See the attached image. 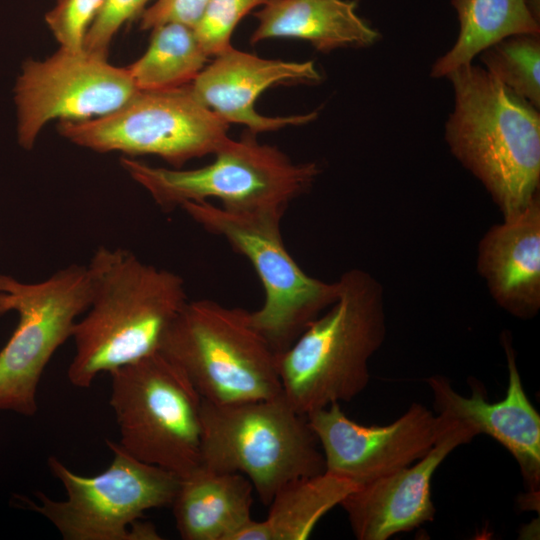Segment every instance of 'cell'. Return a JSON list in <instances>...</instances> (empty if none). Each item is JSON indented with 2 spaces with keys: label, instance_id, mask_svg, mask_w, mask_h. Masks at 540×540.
Masks as SVG:
<instances>
[{
  "label": "cell",
  "instance_id": "1",
  "mask_svg": "<svg viewBox=\"0 0 540 540\" xmlns=\"http://www.w3.org/2000/svg\"><path fill=\"white\" fill-rule=\"evenodd\" d=\"M91 299L74 325L70 383L88 388L101 373L159 351L162 338L188 301L183 278L123 248L99 246L87 265Z\"/></svg>",
  "mask_w": 540,
  "mask_h": 540
},
{
  "label": "cell",
  "instance_id": "2",
  "mask_svg": "<svg viewBox=\"0 0 540 540\" xmlns=\"http://www.w3.org/2000/svg\"><path fill=\"white\" fill-rule=\"evenodd\" d=\"M447 77L455 95L446 124L451 152L482 182L503 217L521 210L539 193L538 109L472 64Z\"/></svg>",
  "mask_w": 540,
  "mask_h": 540
},
{
  "label": "cell",
  "instance_id": "3",
  "mask_svg": "<svg viewBox=\"0 0 540 540\" xmlns=\"http://www.w3.org/2000/svg\"><path fill=\"white\" fill-rule=\"evenodd\" d=\"M337 282L336 301L277 354L283 395L305 415L359 395L369 383V360L386 337L382 284L357 268Z\"/></svg>",
  "mask_w": 540,
  "mask_h": 540
},
{
  "label": "cell",
  "instance_id": "4",
  "mask_svg": "<svg viewBox=\"0 0 540 540\" xmlns=\"http://www.w3.org/2000/svg\"><path fill=\"white\" fill-rule=\"evenodd\" d=\"M159 352L209 403L235 404L283 394L277 353L246 309L210 299L188 300L166 330Z\"/></svg>",
  "mask_w": 540,
  "mask_h": 540
},
{
  "label": "cell",
  "instance_id": "5",
  "mask_svg": "<svg viewBox=\"0 0 540 540\" xmlns=\"http://www.w3.org/2000/svg\"><path fill=\"white\" fill-rule=\"evenodd\" d=\"M200 465L238 473L268 506L288 482L325 471V460L307 415L283 394L217 405L202 399Z\"/></svg>",
  "mask_w": 540,
  "mask_h": 540
},
{
  "label": "cell",
  "instance_id": "6",
  "mask_svg": "<svg viewBox=\"0 0 540 540\" xmlns=\"http://www.w3.org/2000/svg\"><path fill=\"white\" fill-rule=\"evenodd\" d=\"M214 155L195 169L155 167L126 156L120 164L164 211L215 198L228 210L285 213L319 174L315 163H295L249 131L240 140L229 138Z\"/></svg>",
  "mask_w": 540,
  "mask_h": 540
},
{
  "label": "cell",
  "instance_id": "7",
  "mask_svg": "<svg viewBox=\"0 0 540 540\" xmlns=\"http://www.w3.org/2000/svg\"><path fill=\"white\" fill-rule=\"evenodd\" d=\"M106 443L113 459L95 476L79 475L57 457L48 458L66 499L55 500L37 491V502L24 496H17L18 501L46 518L65 540L161 539L152 524L140 520L147 510L171 506L180 477L133 457L117 442Z\"/></svg>",
  "mask_w": 540,
  "mask_h": 540
},
{
  "label": "cell",
  "instance_id": "8",
  "mask_svg": "<svg viewBox=\"0 0 540 540\" xmlns=\"http://www.w3.org/2000/svg\"><path fill=\"white\" fill-rule=\"evenodd\" d=\"M181 209L252 264L265 293L263 305L251 312L252 322L277 354L336 301L338 282L307 275L286 249L284 213L233 211L209 201L187 202Z\"/></svg>",
  "mask_w": 540,
  "mask_h": 540
},
{
  "label": "cell",
  "instance_id": "9",
  "mask_svg": "<svg viewBox=\"0 0 540 540\" xmlns=\"http://www.w3.org/2000/svg\"><path fill=\"white\" fill-rule=\"evenodd\" d=\"M118 444L182 477L201 463L202 398L159 351L109 372Z\"/></svg>",
  "mask_w": 540,
  "mask_h": 540
},
{
  "label": "cell",
  "instance_id": "10",
  "mask_svg": "<svg viewBox=\"0 0 540 540\" xmlns=\"http://www.w3.org/2000/svg\"><path fill=\"white\" fill-rule=\"evenodd\" d=\"M91 299L87 265L71 264L43 281L26 283L0 274V315L14 311L18 324L0 351V411L33 416L42 374L72 336Z\"/></svg>",
  "mask_w": 540,
  "mask_h": 540
},
{
  "label": "cell",
  "instance_id": "11",
  "mask_svg": "<svg viewBox=\"0 0 540 540\" xmlns=\"http://www.w3.org/2000/svg\"><path fill=\"white\" fill-rule=\"evenodd\" d=\"M229 124L202 104L190 84L139 90L117 110L85 121H61L59 134L99 153L155 155L172 168L214 154L228 139Z\"/></svg>",
  "mask_w": 540,
  "mask_h": 540
},
{
  "label": "cell",
  "instance_id": "12",
  "mask_svg": "<svg viewBox=\"0 0 540 540\" xmlns=\"http://www.w3.org/2000/svg\"><path fill=\"white\" fill-rule=\"evenodd\" d=\"M138 91L126 67L85 49L59 48L44 60L28 59L14 87L18 143L31 150L50 121L101 117Z\"/></svg>",
  "mask_w": 540,
  "mask_h": 540
},
{
  "label": "cell",
  "instance_id": "13",
  "mask_svg": "<svg viewBox=\"0 0 540 540\" xmlns=\"http://www.w3.org/2000/svg\"><path fill=\"white\" fill-rule=\"evenodd\" d=\"M325 460V470L362 486L423 458L450 421L413 403L388 425L366 426L343 412L339 403L307 415Z\"/></svg>",
  "mask_w": 540,
  "mask_h": 540
},
{
  "label": "cell",
  "instance_id": "14",
  "mask_svg": "<svg viewBox=\"0 0 540 540\" xmlns=\"http://www.w3.org/2000/svg\"><path fill=\"white\" fill-rule=\"evenodd\" d=\"M501 341L508 367V386L501 400L490 402L481 384L471 385L472 394H458L448 379L433 375L426 379L438 415L470 429L475 436L486 434L498 441L517 461L524 484L532 494L540 488V415L530 402L519 374L512 338L504 332Z\"/></svg>",
  "mask_w": 540,
  "mask_h": 540
},
{
  "label": "cell",
  "instance_id": "15",
  "mask_svg": "<svg viewBox=\"0 0 540 540\" xmlns=\"http://www.w3.org/2000/svg\"><path fill=\"white\" fill-rule=\"evenodd\" d=\"M448 420V428L423 458L359 486L341 502L356 539L387 540L433 521L432 477L454 449L475 437L470 429Z\"/></svg>",
  "mask_w": 540,
  "mask_h": 540
},
{
  "label": "cell",
  "instance_id": "16",
  "mask_svg": "<svg viewBox=\"0 0 540 540\" xmlns=\"http://www.w3.org/2000/svg\"><path fill=\"white\" fill-rule=\"evenodd\" d=\"M320 79L312 61L264 59L231 46L204 67L190 88L202 104L226 123L244 125L256 134L306 124L317 117L316 112L278 117L259 114L255 102L264 90L280 83L310 84Z\"/></svg>",
  "mask_w": 540,
  "mask_h": 540
},
{
  "label": "cell",
  "instance_id": "17",
  "mask_svg": "<svg viewBox=\"0 0 540 540\" xmlns=\"http://www.w3.org/2000/svg\"><path fill=\"white\" fill-rule=\"evenodd\" d=\"M477 270L494 301L519 319L540 309V197L503 217L481 238Z\"/></svg>",
  "mask_w": 540,
  "mask_h": 540
},
{
  "label": "cell",
  "instance_id": "18",
  "mask_svg": "<svg viewBox=\"0 0 540 540\" xmlns=\"http://www.w3.org/2000/svg\"><path fill=\"white\" fill-rule=\"evenodd\" d=\"M253 492L245 476L199 465L180 477L171 504L180 537L184 540H235L253 520Z\"/></svg>",
  "mask_w": 540,
  "mask_h": 540
},
{
  "label": "cell",
  "instance_id": "19",
  "mask_svg": "<svg viewBox=\"0 0 540 540\" xmlns=\"http://www.w3.org/2000/svg\"><path fill=\"white\" fill-rule=\"evenodd\" d=\"M346 0H267L254 16L258 20L250 42L294 38L309 41L318 51L366 47L379 37Z\"/></svg>",
  "mask_w": 540,
  "mask_h": 540
},
{
  "label": "cell",
  "instance_id": "20",
  "mask_svg": "<svg viewBox=\"0 0 540 540\" xmlns=\"http://www.w3.org/2000/svg\"><path fill=\"white\" fill-rule=\"evenodd\" d=\"M359 486L324 471L285 484L269 503L262 521L252 520L235 540H304L319 520Z\"/></svg>",
  "mask_w": 540,
  "mask_h": 540
},
{
  "label": "cell",
  "instance_id": "21",
  "mask_svg": "<svg viewBox=\"0 0 540 540\" xmlns=\"http://www.w3.org/2000/svg\"><path fill=\"white\" fill-rule=\"evenodd\" d=\"M457 10L459 37L432 68L433 77L447 76L489 46L511 35L539 33L538 21L524 0H452Z\"/></svg>",
  "mask_w": 540,
  "mask_h": 540
},
{
  "label": "cell",
  "instance_id": "22",
  "mask_svg": "<svg viewBox=\"0 0 540 540\" xmlns=\"http://www.w3.org/2000/svg\"><path fill=\"white\" fill-rule=\"evenodd\" d=\"M208 59L192 27L166 23L152 29L145 53L126 68L138 90H166L191 84Z\"/></svg>",
  "mask_w": 540,
  "mask_h": 540
},
{
  "label": "cell",
  "instance_id": "23",
  "mask_svg": "<svg viewBox=\"0 0 540 540\" xmlns=\"http://www.w3.org/2000/svg\"><path fill=\"white\" fill-rule=\"evenodd\" d=\"M486 71L536 109L540 106L539 33L506 37L481 52Z\"/></svg>",
  "mask_w": 540,
  "mask_h": 540
},
{
  "label": "cell",
  "instance_id": "24",
  "mask_svg": "<svg viewBox=\"0 0 540 540\" xmlns=\"http://www.w3.org/2000/svg\"><path fill=\"white\" fill-rule=\"evenodd\" d=\"M267 0H210L195 25V35L209 57L231 47L233 31L241 19Z\"/></svg>",
  "mask_w": 540,
  "mask_h": 540
},
{
  "label": "cell",
  "instance_id": "25",
  "mask_svg": "<svg viewBox=\"0 0 540 540\" xmlns=\"http://www.w3.org/2000/svg\"><path fill=\"white\" fill-rule=\"evenodd\" d=\"M104 0H57L45 22L60 48L84 49L87 33Z\"/></svg>",
  "mask_w": 540,
  "mask_h": 540
},
{
  "label": "cell",
  "instance_id": "26",
  "mask_svg": "<svg viewBox=\"0 0 540 540\" xmlns=\"http://www.w3.org/2000/svg\"><path fill=\"white\" fill-rule=\"evenodd\" d=\"M151 0H104L92 23L84 49L92 54L107 58L109 46L121 29L132 19L139 18Z\"/></svg>",
  "mask_w": 540,
  "mask_h": 540
},
{
  "label": "cell",
  "instance_id": "27",
  "mask_svg": "<svg viewBox=\"0 0 540 540\" xmlns=\"http://www.w3.org/2000/svg\"><path fill=\"white\" fill-rule=\"evenodd\" d=\"M210 0H156L147 7L140 18L142 30L166 23H181L194 28Z\"/></svg>",
  "mask_w": 540,
  "mask_h": 540
},
{
  "label": "cell",
  "instance_id": "28",
  "mask_svg": "<svg viewBox=\"0 0 540 540\" xmlns=\"http://www.w3.org/2000/svg\"><path fill=\"white\" fill-rule=\"evenodd\" d=\"M533 17L539 21L540 0H524Z\"/></svg>",
  "mask_w": 540,
  "mask_h": 540
}]
</instances>
